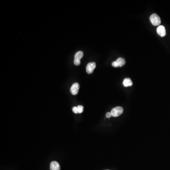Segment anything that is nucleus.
I'll list each match as a JSON object with an SVG mask.
<instances>
[{"instance_id": "1", "label": "nucleus", "mask_w": 170, "mask_h": 170, "mask_svg": "<svg viewBox=\"0 0 170 170\" xmlns=\"http://www.w3.org/2000/svg\"><path fill=\"white\" fill-rule=\"evenodd\" d=\"M150 20L153 26H159L161 23V19L157 14L155 13L152 14L150 17Z\"/></svg>"}, {"instance_id": "2", "label": "nucleus", "mask_w": 170, "mask_h": 170, "mask_svg": "<svg viewBox=\"0 0 170 170\" xmlns=\"http://www.w3.org/2000/svg\"><path fill=\"white\" fill-rule=\"evenodd\" d=\"M123 112V109L122 107L120 106L114 107L112 110L111 113L112 116L114 117H118L120 116Z\"/></svg>"}, {"instance_id": "3", "label": "nucleus", "mask_w": 170, "mask_h": 170, "mask_svg": "<svg viewBox=\"0 0 170 170\" xmlns=\"http://www.w3.org/2000/svg\"><path fill=\"white\" fill-rule=\"evenodd\" d=\"M126 61L123 58H119L117 60L113 62L112 63V65L114 67H121L125 65Z\"/></svg>"}, {"instance_id": "4", "label": "nucleus", "mask_w": 170, "mask_h": 170, "mask_svg": "<svg viewBox=\"0 0 170 170\" xmlns=\"http://www.w3.org/2000/svg\"><path fill=\"white\" fill-rule=\"evenodd\" d=\"M96 67V64L95 62H89L86 67V71L88 74H91L93 73L94 70Z\"/></svg>"}, {"instance_id": "5", "label": "nucleus", "mask_w": 170, "mask_h": 170, "mask_svg": "<svg viewBox=\"0 0 170 170\" xmlns=\"http://www.w3.org/2000/svg\"><path fill=\"white\" fill-rule=\"evenodd\" d=\"M79 88V83H75L72 85L70 88V92L73 95H76L78 93Z\"/></svg>"}, {"instance_id": "6", "label": "nucleus", "mask_w": 170, "mask_h": 170, "mask_svg": "<svg viewBox=\"0 0 170 170\" xmlns=\"http://www.w3.org/2000/svg\"><path fill=\"white\" fill-rule=\"evenodd\" d=\"M157 34L160 36L161 37H164L166 35V30H165V28L163 26H159L158 28H157Z\"/></svg>"}, {"instance_id": "7", "label": "nucleus", "mask_w": 170, "mask_h": 170, "mask_svg": "<svg viewBox=\"0 0 170 170\" xmlns=\"http://www.w3.org/2000/svg\"><path fill=\"white\" fill-rule=\"evenodd\" d=\"M60 166L56 161H53L50 164V170H60Z\"/></svg>"}, {"instance_id": "8", "label": "nucleus", "mask_w": 170, "mask_h": 170, "mask_svg": "<svg viewBox=\"0 0 170 170\" xmlns=\"http://www.w3.org/2000/svg\"><path fill=\"white\" fill-rule=\"evenodd\" d=\"M123 84L124 86L125 87H130L133 85L132 81L130 78H125L123 81Z\"/></svg>"}, {"instance_id": "9", "label": "nucleus", "mask_w": 170, "mask_h": 170, "mask_svg": "<svg viewBox=\"0 0 170 170\" xmlns=\"http://www.w3.org/2000/svg\"><path fill=\"white\" fill-rule=\"evenodd\" d=\"M83 53L82 51H79L77 53H76L74 57V60H80L81 58L83 57Z\"/></svg>"}, {"instance_id": "10", "label": "nucleus", "mask_w": 170, "mask_h": 170, "mask_svg": "<svg viewBox=\"0 0 170 170\" xmlns=\"http://www.w3.org/2000/svg\"><path fill=\"white\" fill-rule=\"evenodd\" d=\"M77 107L78 109L79 113H82L83 112V110H84V107H83V106L82 105H78Z\"/></svg>"}, {"instance_id": "11", "label": "nucleus", "mask_w": 170, "mask_h": 170, "mask_svg": "<svg viewBox=\"0 0 170 170\" xmlns=\"http://www.w3.org/2000/svg\"><path fill=\"white\" fill-rule=\"evenodd\" d=\"M74 63L76 66H79V65L80 64V60H74Z\"/></svg>"}, {"instance_id": "12", "label": "nucleus", "mask_w": 170, "mask_h": 170, "mask_svg": "<svg viewBox=\"0 0 170 170\" xmlns=\"http://www.w3.org/2000/svg\"><path fill=\"white\" fill-rule=\"evenodd\" d=\"M72 111L75 113H79L78 109L77 107H73L72 108Z\"/></svg>"}, {"instance_id": "13", "label": "nucleus", "mask_w": 170, "mask_h": 170, "mask_svg": "<svg viewBox=\"0 0 170 170\" xmlns=\"http://www.w3.org/2000/svg\"><path fill=\"white\" fill-rule=\"evenodd\" d=\"M112 114L111 113H107L106 114V117L107 118H110V117H111Z\"/></svg>"}, {"instance_id": "14", "label": "nucleus", "mask_w": 170, "mask_h": 170, "mask_svg": "<svg viewBox=\"0 0 170 170\" xmlns=\"http://www.w3.org/2000/svg\"></svg>"}]
</instances>
